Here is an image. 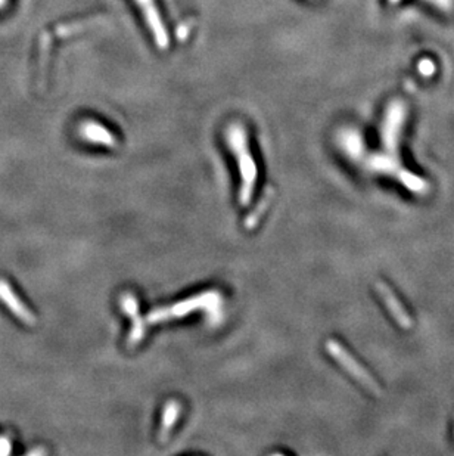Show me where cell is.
Wrapping results in <instances>:
<instances>
[{
    "label": "cell",
    "mask_w": 454,
    "mask_h": 456,
    "mask_svg": "<svg viewBox=\"0 0 454 456\" xmlns=\"http://www.w3.org/2000/svg\"><path fill=\"white\" fill-rule=\"evenodd\" d=\"M0 300H2L6 304L8 309L24 323L33 325L36 322V316L33 315V312L21 301V299H19L15 291L12 290V286L5 280H0Z\"/></svg>",
    "instance_id": "7"
},
{
    "label": "cell",
    "mask_w": 454,
    "mask_h": 456,
    "mask_svg": "<svg viewBox=\"0 0 454 456\" xmlns=\"http://www.w3.org/2000/svg\"><path fill=\"white\" fill-rule=\"evenodd\" d=\"M419 69L423 74L429 76L433 73V69L435 68H433V64L429 61V59H423V61H420V64H419Z\"/></svg>",
    "instance_id": "12"
},
{
    "label": "cell",
    "mask_w": 454,
    "mask_h": 456,
    "mask_svg": "<svg viewBox=\"0 0 454 456\" xmlns=\"http://www.w3.org/2000/svg\"><path fill=\"white\" fill-rule=\"evenodd\" d=\"M6 3V0H0V6H3Z\"/></svg>",
    "instance_id": "14"
},
{
    "label": "cell",
    "mask_w": 454,
    "mask_h": 456,
    "mask_svg": "<svg viewBox=\"0 0 454 456\" xmlns=\"http://www.w3.org/2000/svg\"><path fill=\"white\" fill-rule=\"evenodd\" d=\"M12 452V443L6 435L0 437V456H8Z\"/></svg>",
    "instance_id": "11"
},
{
    "label": "cell",
    "mask_w": 454,
    "mask_h": 456,
    "mask_svg": "<svg viewBox=\"0 0 454 456\" xmlns=\"http://www.w3.org/2000/svg\"><path fill=\"white\" fill-rule=\"evenodd\" d=\"M78 135H80L83 141L93 145H101L106 148H115L118 145V139L110 128H106L104 124L95 120L83 122L80 127H78Z\"/></svg>",
    "instance_id": "6"
},
{
    "label": "cell",
    "mask_w": 454,
    "mask_h": 456,
    "mask_svg": "<svg viewBox=\"0 0 454 456\" xmlns=\"http://www.w3.org/2000/svg\"><path fill=\"white\" fill-rule=\"evenodd\" d=\"M137 8L141 9V12L143 15L145 23L150 28V32L154 37V41L156 46L161 49V51H165L170 46V37L169 32H167V27L163 21V16L158 11L155 0H134Z\"/></svg>",
    "instance_id": "4"
},
{
    "label": "cell",
    "mask_w": 454,
    "mask_h": 456,
    "mask_svg": "<svg viewBox=\"0 0 454 456\" xmlns=\"http://www.w3.org/2000/svg\"><path fill=\"white\" fill-rule=\"evenodd\" d=\"M377 290H378V294L381 295V299L383 300L385 306H387V309L392 315L394 321H396L401 328H410L411 318L409 316L407 310L404 309V306H401L396 294L392 293V290H390V286H387L383 282H378Z\"/></svg>",
    "instance_id": "8"
},
{
    "label": "cell",
    "mask_w": 454,
    "mask_h": 456,
    "mask_svg": "<svg viewBox=\"0 0 454 456\" xmlns=\"http://www.w3.org/2000/svg\"><path fill=\"white\" fill-rule=\"evenodd\" d=\"M272 196H273V192L272 190H267L263 196V200L259 203V205L255 207V210L246 216V219H245V226L248 227V229H252V227H255L256 225H259L260 219H261V216L264 214V212L267 210V207L270 205L272 203Z\"/></svg>",
    "instance_id": "10"
},
{
    "label": "cell",
    "mask_w": 454,
    "mask_h": 456,
    "mask_svg": "<svg viewBox=\"0 0 454 456\" xmlns=\"http://www.w3.org/2000/svg\"><path fill=\"white\" fill-rule=\"evenodd\" d=\"M180 413H182V404L179 402L171 400L164 406L161 427H160V442H167V439H169V435L177 420H179Z\"/></svg>",
    "instance_id": "9"
},
{
    "label": "cell",
    "mask_w": 454,
    "mask_h": 456,
    "mask_svg": "<svg viewBox=\"0 0 454 456\" xmlns=\"http://www.w3.org/2000/svg\"><path fill=\"white\" fill-rule=\"evenodd\" d=\"M121 309L127 315V318L132 321V330L128 334V345L136 347L141 344L146 335V323L139 315V301L130 293L121 297Z\"/></svg>",
    "instance_id": "5"
},
{
    "label": "cell",
    "mask_w": 454,
    "mask_h": 456,
    "mask_svg": "<svg viewBox=\"0 0 454 456\" xmlns=\"http://www.w3.org/2000/svg\"><path fill=\"white\" fill-rule=\"evenodd\" d=\"M326 349H328V353L332 356V358L337 359V362L342 366V368L347 371L351 376H354L355 380H357L363 387H366L369 389L372 393H379V385L377 384V381H374L372 378V375L363 368V366L355 361L353 356L348 353V350L345 349V347H342L339 343L337 341H333V340H329L326 343Z\"/></svg>",
    "instance_id": "3"
},
{
    "label": "cell",
    "mask_w": 454,
    "mask_h": 456,
    "mask_svg": "<svg viewBox=\"0 0 454 456\" xmlns=\"http://www.w3.org/2000/svg\"><path fill=\"white\" fill-rule=\"evenodd\" d=\"M224 136L227 145L230 148V152L233 154L239 167L241 185L238 201L242 207H246L252 201L256 181H259V168H256V163L248 145V132H246V128L241 123L235 122L226 128Z\"/></svg>",
    "instance_id": "1"
},
{
    "label": "cell",
    "mask_w": 454,
    "mask_h": 456,
    "mask_svg": "<svg viewBox=\"0 0 454 456\" xmlns=\"http://www.w3.org/2000/svg\"><path fill=\"white\" fill-rule=\"evenodd\" d=\"M222 306H223V295L217 290H208L201 294H196L189 297L183 301L174 303L167 307H158L150 312L146 316L147 323H161L173 319H180L184 316L191 315L198 310H205L208 316V322L215 325L222 321Z\"/></svg>",
    "instance_id": "2"
},
{
    "label": "cell",
    "mask_w": 454,
    "mask_h": 456,
    "mask_svg": "<svg viewBox=\"0 0 454 456\" xmlns=\"http://www.w3.org/2000/svg\"><path fill=\"white\" fill-rule=\"evenodd\" d=\"M45 453V451H40V449H36V451H32L28 455H42Z\"/></svg>",
    "instance_id": "13"
}]
</instances>
